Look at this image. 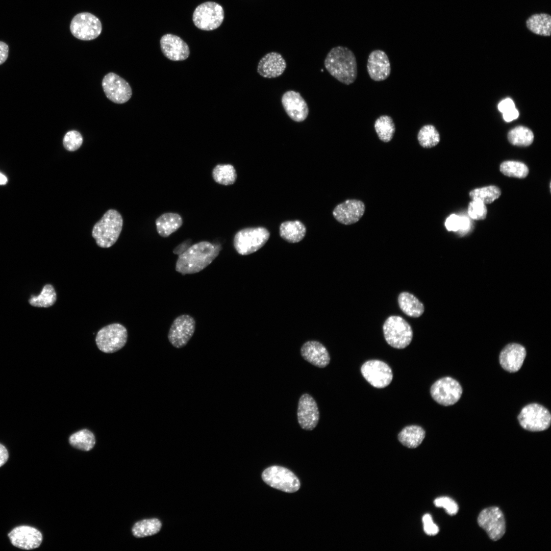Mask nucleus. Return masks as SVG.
<instances>
[{
	"label": "nucleus",
	"instance_id": "nucleus-36",
	"mask_svg": "<svg viewBox=\"0 0 551 551\" xmlns=\"http://www.w3.org/2000/svg\"><path fill=\"white\" fill-rule=\"evenodd\" d=\"M56 300L57 295L54 287L51 284H46L40 294L32 295L29 302L34 307L47 308L53 305Z\"/></svg>",
	"mask_w": 551,
	"mask_h": 551
},
{
	"label": "nucleus",
	"instance_id": "nucleus-15",
	"mask_svg": "<svg viewBox=\"0 0 551 551\" xmlns=\"http://www.w3.org/2000/svg\"><path fill=\"white\" fill-rule=\"evenodd\" d=\"M102 87L106 96L114 103L123 104L131 97L132 92L129 83L113 72L104 77Z\"/></svg>",
	"mask_w": 551,
	"mask_h": 551
},
{
	"label": "nucleus",
	"instance_id": "nucleus-27",
	"mask_svg": "<svg viewBox=\"0 0 551 551\" xmlns=\"http://www.w3.org/2000/svg\"><path fill=\"white\" fill-rule=\"evenodd\" d=\"M306 228L299 220L287 221L283 222L280 227V236L290 243H296L305 237Z\"/></svg>",
	"mask_w": 551,
	"mask_h": 551
},
{
	"label": "nucleus",
	"instance_id": "nucleus-3",
	"mask_svg": "<svg viewBox=\"0 0 551 551\" xmlns=\"http://www.w3.org/2000/svg\"><path fill=\"white\" fill-rule=\"evenodd\" d=\"M122 224V216L117 211L108 210L92 229V235L97 245L103 248L112 246L119 236Z\"/></svg>",
	"mask_w": 551,
	"mask_h": 551
},
{
	"label": "nucleus",
	"instance_id": "nucleus-34",
	"mask_svg": "<svg viewBox=\"0 0 551 551\" xmlns=\"http://www.w3.org/2000/svg\"><path fill=\"white\" fill-rule=\"evenodd\" d=\"M212 177L217 183L223 185L233 184L237 178V173L231 164H218L212 170Z\"/></svg>",
	"mask_w": 551,
	"mask_h": 551
},
{
	"label": "nucleus",
	"instance_id": "nucleus-30",
	"mask_svg": "<svg viewBox=\"0 0 551 551\" xmlns=\"http://www.w3.org/2000/svg\"><path fill=\"white\" fill-rule=\"evenodd\" d=\"M374 128L379 139L385 143L392 140L396 130L392 118L388 115L380 116L374 121Z\"/></svg>",
	"mask_w": 551,
	"mask_h": 551
},
{
	"label": "nucleus",
	"instance_id": "nucleus-7",
	"mask_svg": "<svg viewBox=\"0 0 551 551\" xmlns=\"http://www.w3.org/2000/svg\"><path fill=\"white\" fill-rule=\"evenodd\" d=\"M126 328L119 323H112L102 328L97 333L96 344L105 353H113L122 348L127 341Z\"/></svg>",
	"mask_w": 551,
	"mask_h": 551
},
{
	"label": "nucleus",
	"instance_id": "nucleus-46",
	"mask_svg": "<svg viewBox=\"0 0 551 551\" xmlns=\"http://www.w3.org/2000/svg\"><path fill=\"white\" fill-rule=\"evenodd\" d=\"M519 116L518 110L514 108L503 114V117L505 121L510 122L517 119Z\"/></svg>",
	"mask_w": 551,
	"mask_h": 551
},
{
	"label": "nucleus",
	"instance_id": "nucleus-43",
	"mask_svg": "<svg viewBox=\"0 0 551 551\" xmlns=\"http://www.w3.org/2000/svg\"><path fill=\"white\" fill-rule=\"evenodd\" d=\"M445 226L448 231L458 232L460 228V216L452 214L446 219Z\"/></svg>",
	"mask_w": 551,
	"mask_h": 551
},
{
	"label": "nucleus",
	"instance_id": "nucleus-47",
	"mask_svg": "<svg viewBox=\"0 0 551 551\" xmlns=\"http://www.w3.org/2000/svg\"><path fill=\"white\" fill-rule=\"evenodd\" d=\"M9 52L8 45L0 41V65L3 64L8 58Z\"/></svg>",
	"mask_w": 551,
	"mask_h": 551
},
{
	"label": "nucleus",
	"instance_id": "nucleus-16",
	"mask_svg": "<svg viewBox=\"0 0 551 551\" xmlns=\"http://www.w3.org/2000/svg\"><path fill=\"white\" fill-rule=\"evenodd\" d=\"M297 417L300 427L304 430L312 431L317 426L319 412L316 401L310 394L304 393L300 396L298 402Z\"/></svg>",
	"mask_w": 551,
	"mask_h": 551
},
{
	"label": "nucleus",
	"instance_id": "nucleus-18",
	"mask_svg": "<svg viewBox=\"0 0 551 551\" xmlns=\"http://www.w3.org/2000/svg\"><path fill=\"white\" fill-rule=\"evenodd\" d=\"M8 537L12 545L23 549H33L38 547L42 541V535L35 528L20 525L14 528Z\"/></svg>",
	"mask_w": 551,
	"mask_h": 551
},
{
	"label": "nucleus",
	"instance_id": "nucleus-44",
	"mask_svg": "<svg viewBox=\"0 0 551 551\" xmlns=\"http://www.w3.org/2000/svg\"><path fill=\"white\" fill-rule=\"evenodd\" d=\"M498 109L503 114L515 108L513 101L510 98L502 100L498 105Z\"/></svg>",
	"mask_w": 551,
	"mask_h": 551
},
{
	"label": "nucleus",
	"instance_id": "nucleus-40",
	"mask_svg": "<svg viewBox=\"0 0 551 551\" xmlns=\"http://www.w3.org/2000/svg\"><path fill=\"white\" fill-rule=\"evenodd\" d=\"M468 213L473 219L483 220L486 217L487 209L486 205L483 202L472 200L469 204Z\"/></svg>",
	"mask_w": 551,
	"mask_h": 551
},
{
	"label": "nucleus",
	"instance_id": "nucleus-9",
	"mask_svg": "<svg viewBox=\"0 0 551 551\" xmlns=\"http://www.w3.org/2000/svg\"><path fill=\"white\" fill-rule=\"evenodd\" d=\"M262 478L270 487L286 492H296L300 487V482L296 476L283 467L270 466L264 470Z\"/></svg>",
	"mask_w": 551,
	"mask_h": 551
},
{
	"label": "nucleus",
	"instance_id": "nucleus-50",
	"mask_svg": "<svg viewBox=\"0 0 551 551\" xmlns=\"http://www.w3.org/2000/svg\"><path fill=\"white\" fill-rule=\"evenodd\" d=\"M7 182V177L4 174L0 172V185L6 184Z\"/></svg>",
	"mask_w": 551,
	"mask_h": 551
},
{
	"label": "nucleus",
	"instance_id": "nucleus-29",
	"mask_svg": "<svg viewBox=\"0 0 551 551\" xmlns=\"http://www.w3.org/2000/svg\"><path fill=\"white\" fill-rule=\"evenodd\" d=\"M425 431L420 426L409 425L404 428L398 434L399 441L409 448H416L422 442Z\"/></svg>",
	"mask_w": 551,
	"mask_h": 551
},
{
	"label": "nucleus",
	"instance_id": "nucleus-49",
	"mask_svg": "<svg viewBox=\"0 0 551 551\" xmlns=\"http://www.w3.org/2000/svg\"><path fill=\"white\" fill-rule=\"evenodd\" d=\"M9 457L8 450L6 447L0 443V467L4 465Z\"/></svg>",
	"mask_w": 551,
	"mask_h": 551
},
{
	"label": "nucleus",
	"instance_id": "nucleus-6",
	"mask_svg": "<svg viewBox=\"0 0 551 551\" xmlns=\"http://www.w3.org/2000/svg\"><path fill=\"white\" fill-rule=\"evenodd\" d=\"M520 425L532 432L542 431L547 429L551 423L549 411L541 405L533 403L524 407L518 416Z\"/></svg>",
	"mask_w": 551,
	"mask_h": 551
},
{
	"label": "nucleus",
	"instance_id": "nucleus-37",
	"mask_svg": "<svg viewBox=\"0 0 551 551\" xmlns=\"http://www.w3.org/2000/svg\"><path fill=\"white\" fill-rule=\"evenodd\" d=\"M501 190L497 186H488L476 188L469 192V196L472 200H477L485 204H490L499 197Z\"/></svg>",
	"mask_w": 551,
	"mask_h": 551
},
{
	"label": "nucleus",
	"instance_id": "nucleus-41",
	"mask_svg": "<svg viewBox=\"0 0 551 551\" xmlns=\"http://www.w3.org/2000/svg\"><path fill=\"white\" fill-rule=\"evenodd\" d=\"M434 504L437 507H442L445 509L446 513L450 515L456 514L459 510L457 504L450 497L443 496L437 498L434 501Z\"/></svg>",
	"mask_w": 551,
	"mask_h": 551
},
{
	"label": "nucleus",
	"instance_id": "nucleus-38",
	"mask_svg": "<svg viewBox=\"0 0 551 551\" xmlns=\"http://www.w3.org/2000/svg\"><path fill=\"white\" fill-rule=\"evenodd\" d=\"M500 172L504 175L517 178H525L529 173V168L523 163L515 161L502 162L499 167Z\"/></svg>",
	"mask_w": 551,
	"mask_h": 551
},
{
	"label": "nucleus",
	"instance_id": "nucleus-39",
	"mask_svg": "<svg viewBox=\"0 0 551 551\" xmlns=\"http://www.w3.org/2000/svg\"><path fill=\"white\" fill-rule=\"evenodd\" d=\"M83 137L77 131L72 130L67 132L63 140L64 148L70 152L77 150L82 145Z\"/></svg>",
	"mask_w": 551,
	"mask_h": 551
},
{
	"label": "nucleus",
	"instance_id": "nucleus-23",
	"mask_svg": "<svg viewBox=\"0 0 551 551\" xmlns=\"http://www.w3.org/2000/svg\"><path fill=\"white\" fill-rule=\"evenodd\" d=\"M286 66V62L282 55L272 52L266 54L260 60L257 71L263 78H276L283 73Z\"/></svg>",
	"mask_w": 551,
	"mask_h": 551
},
{
	"label": "nucleus",
	"instance_id": "nucleus-45",
	"mask_svg": "<svg viewBox=\"0 0 551 551\" xmlns=\"http://www.w3.org/2000/svg\"><path fill=\"white\" fill-rule=\"evenodd\" d=\"M471 226L470 219L466 216H460V228L458 232L461 234H465L470 229Z\"/></svg>",
	"mask_w": 551,
	"mask_h": 551
},
{
	"label": "nucleus",
	"instance_id": "nucleus-13",
	"mask_svg": "<svg viewBox=\"0 0 551 551\" xmlns=\"http://www.w3.org/2000/svg\"><path fill=\"white\" fill-rule=\"evenodd\" d=\"M478 522L493 541L499 540L505 533V517L498 507H492L482 510L478 517Z\"/></svg>",
	"mask_w": 551,
	"mask_h": 551
},
{
	"label": "nucleus",
	"instance_id": "nucleus-32",
	"mask_svg": "<svg viewBox=\"0 0 551 551\" xmlns=\"http://www.w3.org/2000/svg\"><path fill=\"white\" fill-rule=\"evenodd\" d=\"M161 527V521L157 518L143 519L134 524L132 532L135 537L142 538L157 534Z\"/></svg>",
	"mask_w": 551,
	"mask_h": 551
},
{
	"label": "nucleus",
	"instance_id": "nucleus-11",
	"mask_svg": "<svg viewBox=\"0 0 551 551\" xmlns=\"http://www.w3.org/2000/svg\"><path fill=\"white\" fill-rule=\"evenodd\" d=\"M430 393L437 403L448 406L459 400L462 394V388L457 380L446 377L438 380L432 385Z\"/></svg>",
	"mask_w": 551,
	"mask_h": 551
},
{
	"label": "nucleus",
	"instance_id": "nucleus-22",
	"mask_svg": "<svg viewBox=\"0 0 551 551\" xmlns=\"http://www.w3.org/2000/svg\"><path fill=\"white\" fill-rule=\"evenodd\" d=\"M526 354V350L521 345L515 343L509 344L500 353L499 363L505 370L517 372L521 367Z\"/></svg>",
	"mask_w": 551,
	"mask_h": 551
},
{
	"label": "nucleus",
	"instance_id": "nucleus-35",
	"mask_svg": "<svg viewBox=\"0 0 551 551\" xmlns=\"http://www.w3.org/2000/svg\"><path fill=\"white\" fill-rule=\"evenodd\" d=\"M508 139L514 145L527 146L533 142L534 134L527 127L517 126L509 131Z\"/></svg>",
	"mask_w": 551,
	"mask_h": 551
},
{
	"label": "nucleus",
	"instance_id": "nucleus-33",
	"mask_svg": "<svg viewBox=\"0 0 551 551\" xmlns=\"http://www.w3.org/2000/svg\"><path fill=\"white\" fill-rule=\"evenodd\" d=\"M417 139L421 147L430 148L435 146L439 143L440 136L434 126L428 124L423 126L419 129Z\"/></svg>",
	"mask_w": 551,
	"mask_h": 551
},
{
	"label": "nucleus",
	"instance_id": "nucleus-10",
	"mask_svg": "<svg viewBox=\"0 0 551 551\" xmlns=\"http://www.w3.org/2000/svg\"><path fill=\"white\" fill-rule=\"evenodd\" d=\"M70 30L76 38L84 41L93 40L101 33L102 25L99 19L89 12L76 14L70 24Z\"/></svg>",
	"mask_w": 551,
	"mask_h": 551
},
{
	"label": "nucleus",
	"instance_id": "nucleus-20",
	"mask_svg": "<svg viewBox=\"0 0 551 551\" xmlns=\"http://www.w3.org/2000/svg\"><path fill=\"white\" fill-rule=\"evenodd\" d=\"M365 210V206L361 201L347 199L334 208L333 215L340 223L349 225L358 222L363 215Z\"/></svg>",
	"mask_w": 551,
	"mask_h": 551
},
{
	"label": "nucleus",
	"instance_id": "nucleus-8",
	"mask_svg": "<svg viewBox=\"0 0 551 551\" xmlns=\"http://www.w3.org/2000/svg\"><path fill=\"white\" fill-rule=\"evenodd\" d=\"M224 17V11L221 6L215 2H206L195 8L192 20L194 25L200 30L211 31L221 25Z\"/></svg>",
	"mask_w": 551,
	"mask_h": 551
},
{
	"label": "nucleus",
	"instance_id": "nucleus-28",
	"mask_svg": "<svg viewBox=\"0 0 551 551\" xmlns=\"http://www.w3.org/2000/svg\"><path fill=\"white\" fill-rule=\"evenodd\" d=\"M398 303L402 311L409 316L418 317L424 312L423 304L409 292L400 293L398 297Z\"/></svg>",
	"mask_w": 551,
	"mask_h": 551
},
{
	"label": "nucleus",
	"instance_id": "nucleus-24",
	"mask_svg": "<svg viewBox=\"0 0 551 551\" xmlns=\"http://www.w3.org/2000/svg\"><path fill=\"white\" fill-rule=\"evenodd\" d=\"M300 355L305 360L318 368L325 367L331 360L326 347L317 341H308L304 343Z\"/></svg>",
	"mask_w": 551,
	"mask_h": 551
},
{
	"label": "nucleus",
	"instance_id": "nucleus-1",
	"mask_svg": "<svg viewBox=\"0 0 551 551\" xmlns=\"http://www.w3.org/2000/svg\"><path fill=\"white\" fill-rule=\"evenodd\" d=\"M220 249L219 245L205 241L190 245L179 255L176 270L183 275L197 273L212 262Z\"/></svg>",
	"mask_w": 551,
	"mask_h": 551
},
{
	"label": "nucleus",
	"instance_id": "nucleus-48",
	"mask_svg": "<svg viewBox=\"0 0 551 551\" xmlns=\"http://www.w3.org/2000/svg\"><path fill=\"white\" fill-rule=\"evenodd\" d=\"M191 242L190 240H187L182 242L174 249L173 253L178 255L182 254L190 246Z\"/></svg>",
	"mask_w": 551,
	"mask_h": 551
},
{
	"label": "nucleus",
	"instance_id": "nucleus-26",
	"mask_svg": "<svg viewBox=\"0 0 551 551\" xmlns=\"http://www.w3.org/2000/svg\"><path fill=\"white\" fill-rule=\"evenodd\" d=\"M526 26L535 34L545 37L550 36L551 16L544 13L534 14L527 19Z\"/></svg>",
	"mask_w": 551,
	"mask_h": 551
},
{
	"label": "nucleus",
	"instance_id": "nucleus-2",
	"mask_svg": "<svg viewBox=\"0 0 551 551\" xmlns=\"http://www.w3.org/2000/svg\"><path fill=\"white\" fill-rule=\"evenodd\" d=\"M324 65L332 77L343 84L350 85L357 78L356 58L347 47L337 46L331 49L324 59Z\"/></svg>",
	"mask_w": 551,
	"mask_h": 551
},
{
	"label": "nucleus",
	"instance_id": "nucleus-5",
	"mask_svg": "<svg viewBox=\"0 0 551 551\" xmlns=\"http://www.w3.org/2000/svg\"><path fill=\"white\" fill-rule=\"evenodd\" d=\"M383 329L386 342L394 348H404L412 341V328L408 322L400 316L393 315L389 317L385 320Z\"/></svg>",
	"mask_w": 551,
	"mask_h": 551
},
{
	"label": "nucleus",
	"instance_id": "nucleus-21",
	"mask_svg": "<svg viewBox=\"0 0 551 551\" xmlns=\"http://www.w3.org/2000/svg\"><path fill=\"white\" fill-rule=\"evenodd\" d=\"M160 47L164 55L172 61H183L189 56L187 44L180 37L171 34L163 35L160 39Z\"/></svg>",
	"mask_w": 551,
	"mask_h": 551
},
{
	"label": "nucleus",
	"instance_id": "nucleus-14",
	"mask_svg": "<svg viewBox=\"0 0 551 551\" xmlns=\"http://www.w3.org/2000/svg\"><path fill=\"white\" fill-rule=\"evenodd\" d=\"M361 372L364 379L372 386L378 388L386 387L392 381L393 374L390 366L383 361L371 360L361 366Z\"/></svg>",
	"mask_w": 551,
	"mask_h": 551
},
{
	"label": "nucleus",
	"instance_id": "nucleus-31",
	"mask_svg": "<svg viewBox=\"0 0 551 551\" xmlns=\"http://www.w3.org/2000/svg\"><path fill=\"white\" fill-rule=\"evenodd\" d=\"M70 444L76 448L83 451L92 449L95 444V438L92 432L88 429L78 431L69 438Z\"/></svg>",
	"mask_w": 551,
	"mask_h": 551
},
{
	"label": "nucleus",
	"instance_id": "nucleus-4",
	"mask_svg": "<svg viewBox=\"0 0 551 551\" xmlns=\"http://www.w3.org/2000/svg\"><path fill=\"white\" fill-rule=\"evenodd\" d=\"M269 236L268 231L263 227L243 229L235 234L234 246L239 254L249 255L261 248L268 240Z\"/></svg>",
	"mask_w": 551,
	"mask_h": 551
},
{
	"label": "nucleus",
	"instance_id": "nucleus-12",
	"mask_svg": "<svg viewBox=\"0 0 551 551\" xmlns=\"http://www.w3.org/2000/svg\"><path fill=\"white\" fill-rule=\"evenodd\" d=\"M195 325V321L191 316L183 314L178 316L169 330L167 335L169 342L176 348L184 347L193 336Z\"/></svg>",
	"mask_w": 551,
	"mask_h": 551
},
{
	"label": "nucleus",
	"instance_id": "nucleus-17",
	"mask_svg": "<svg viewBox=\"0 0 551 551\" xmlns=\"http://www.w3.org/2000/svg\"><path fill=\"white\" fill-rule=\"evenodd\" d=\"M281 103L287 115L295 122L304 121L309 115L308 105L298 92H285L281 97Z\"/></svg>",
	"mask_w": 551,
	"mask_h": 551
},
{
	"label": "nucleus",
	"instance_id": "nucleus-19",
	"mask_svg": "<svg viewBox=\"0 0 551 551\" xmlns=\"http://www.w3.org/2000/svg\"><path fill=\"white\" fill-rule=\"evenodd\" d=\"M366 67L369 76L375 82L386 80L391 73L389 58L382 50L375 49L369 54Z\"/></svg>",
	"mask_w": 551,
	"mask_h": 551
},
{
	"label": "nucleus",
	"instance_id": "nucleus-25",
	"mask_svg": "<svg viewBox=\"0 0 551 551\" xmlns=\"http://www.w3.org/2000/svg\"><path fill=\"white\" fill-rule=\"evenodd\" d=\"M183 223L181 216L174 213H165L156 220V229L162 237H167L179 229Z\"/></svg>",
	"mask_w": 551,
	"mask_h": 551
},
{
	"label": "nucleus",
	"instance_id": "nucleus-42",
	"mask_svg": "<svg viewBox=\"0 0 551 551\" xmlns=\"http://www.w3.org/2000/svg\"><path fill=\"white\" fill-rule=\"evenodd\" d=\"M424 532L429 535H435L439 532L438 526L434 523L431 516L427 514L422 517Z\"/></svg>",
	"mask_w": 551,
	"mask_h": 551
}]
</instances>
